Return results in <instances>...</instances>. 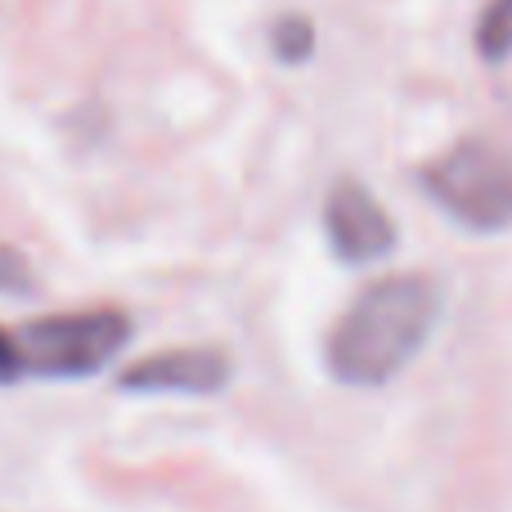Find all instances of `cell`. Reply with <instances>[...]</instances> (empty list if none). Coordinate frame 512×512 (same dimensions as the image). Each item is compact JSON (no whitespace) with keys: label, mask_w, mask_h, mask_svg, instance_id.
<instances>
[{"label":"cell","mask_w":512,"mask_h":512,"mask_svg":"<svg viewBox=\"0 0 512 512\" xmlns=\"http://www.w3.org/2000/svg\"><path fill=\"white\" fill-rule=\"evenodd\" d=\"M423 189L468 230H512V153L499 144L459 140L423 167Z\"/></svg>","instance_id":"obj_2"},{"label":"cell","mask_w":512,"mask_h":512,"mask_svg":"<svg viewBox=\"0 0 512 512\" xmlns=\"http://www.w3.org/2000/svg\"><path fill=\"white\" fill-rule=\"evenodd\" d=\"M436 319L441 283L427 274H387L369 283L333 324L324 346L328 373L346 387H382L423 351Z\"/></svg>","instance_id":"obj_1"},{"label":"cell","mask_w":512,"mask_h":512,"mask_svg":"<svg viewBox=\"0 0 512 512\" xmlns=\"http://www.w3.org/2000/svg\"><path fill=\"white\" fill-rule=\"evenodd\" d=\"M477 54L486 63L512 59V0H490L477 23Z\"/></svg>","instance_id":"obj_6"},{"label":"cell","mask_w":512,"mask_h":512,"mask_svg":"<svg viewBox=\"0 0 512 512\" xmlns=\"http://www.w3.org/2000/svg\"><path fill=\"white\" fill-rule=\"evenodd\" d=\"M0 292H5V297L32 292V265H27L23 252L5 248V243H0Z\"/></svg>","instance_id":"obj_8"},{"label":"cell","mask_w":512,"mask_h":512,"mask_svg":"<svg viewBox=\"0 0 512 512\" xmlns=\"http://www.w3.org/2000/svg\"><path fill=\"white\" fill-rule=\"evenodd\" d=\"M324 234H328V248L342 256L346 265H373L396 248V221H391V212L355 176H342L328 185Z\"/></svg>","instance_id":"obj_4"},{"label":"cell","mask_w":512,"mask_h":512,"mask_svg":"<svg viewBox=\"0 0 512 512\" xmlns=\"http://www.w3.org/2000/svg\"><path fill=\"white\" fill-rule=\"evenodd\" d=\"M230 355L216 346H176V351L144 355L122 369V391H167V396H216L230 387Z\"/></svg>","instance_id":"obj_5"},{"label":"cell","mask_w":512,"mask_h":512,"mask_svg":"<svg viewBox=\"0 0 512 512\" xmlns=\"http://www.w3.org/2000/svg\"><path fill=\"white\" fill-rule=\"evenodd\" d=\"M270 41H274V54H279L283 63H301V59H310V50H315V27H310V18L288 14L274 23Z\"/></svg>","instance_id":"obj_7"},{"label":"cell","mask_w":512,"mask_h":512,"mask_svg":"<svg viewBox=\"0 0 512 512\" xmlns=\"http://www.w3.org/2000/svg\"><path fill=\"white\" fill-rule=\"evenodd\" d=\"M23 373L36 378H90L131 342V319L113 306L27 319L14 333Z\"/></svg>","instance_id":"obj_3"},{"label":"cell","mask_w":512,"mask_h":512,"mask_svg":"<svg viewBox=\"0 0 512 512\" xmlns=\"http://www.w3.org/2000/svg\"><path fill=\"white\" fill-rule=\"evenodd\" d=\"M18 373H23V360H18V342H14V333H5V328H0V382H14Z\"/></svg>","instance_id":"obj_9"}]
</instances>
